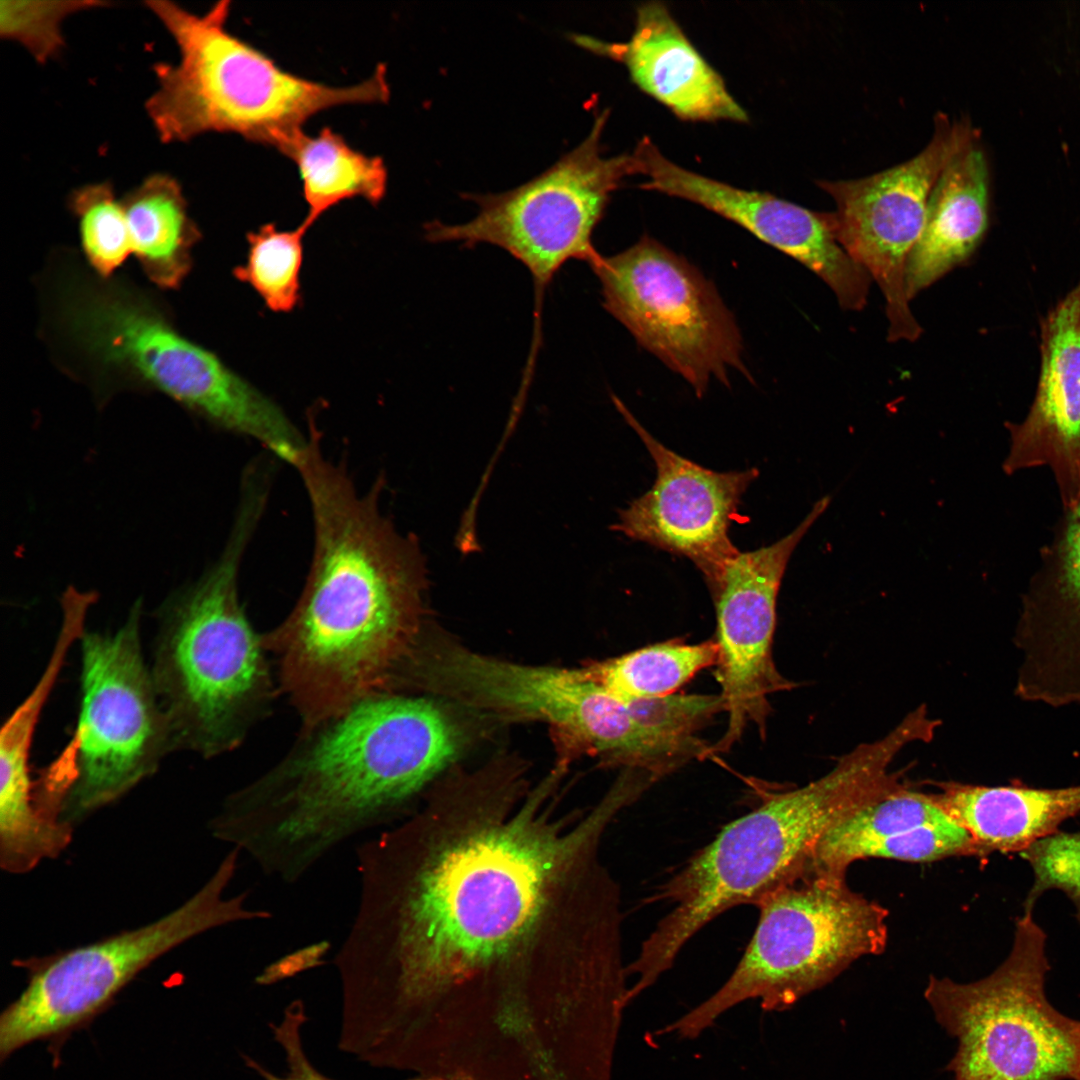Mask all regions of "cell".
I'll return each mask as SVG.
<instances>
[{
	"mask_svg": "<svg viewBox=\"0 0 1080 1080\" xmlns=\"http://www.w3.org/2000/svg\"><path fill=\"white\" fill-rule=\"evenodd\" d=\"M307 1020L304 1002L294 1000L284 1009L279 1022L269 1024L274 1040L284 1052L286 1071L283 1075L271 1072L247 1055H243L245 1065L263 1080H337L319 1071L309 1059L302 1040V1029Z\"/></svg>",
	"mask_w": 1080,
	"mask_h": 1080,
	"instance_id": "34",
	"label": "cell"
},
{
	"mask_svg": "<svg viewBox=\"0 0 1080 1080\" xmlns=\"http://www.w3.org/2000/svg\"><path fill=\"white\" fill-rule=\"evenodd\" d=\"M324 727L303 755L236 791L231 803L229 841L284 884L391 821L464 743L439 702L391 693L358 702Z\"/></svg>",
	"mask_w": 1080,
	"mask_h": 1080,
	"instance_id": "3",
	"label": "cell"
},
{
	"mask_svg": "<svg viewBox=\"0 0 1080 1080\" xmlns=\"http://www.w3.org/2000/svg\"><path fill=\"white\" fill-rule=\"evenodd\" d=\"M612 401L650 453L656 478L646 493L619 512L611 529L689 559L710 583L739 552L729 529L759 471L716 472L702 467L655 439L617 396Z\"/></svg>",
	"mask_w": 1080,
	"mask_h": 1080,
	"instance_id": "17",
	"label": "cell"
},
{
	"mask_svg": "<svg viewBox=\"0 0 1080 1080\" xmlns=\"http://www.w3.org/2000/svg\"><path fill=\"white\" fill-rule=\"evenodd\" d=\"M279 152L298 168L308 208L301 225L307 230L344 200L361 197L376 205L385 196L388 175L383 159L355 150L329 127L316 135L301 130Z\"/></svg>",
	"mask_w": 1080,
	"mask_h": 1080,
	"instance_id": "26",
	"label": "cell"
},
{
	"mask_svg": "<svg viewBox=\"0 0 1080 1080\" xmlns=\"http://www.w3.org/2000/svg\"><path fill=\"white\" fill-rule=\"evenodd\" d=\"M69 649L56 644L37 683L4 723L0 733V813L27 814L34 803L35 781L29 757L42 709L65 664Z\"/></svg>",
	"mask_w": 1080,
	"mask_h": 1080,
	"instance_id": "28",
	"label": "cell"
},
{
	"mask_svg": "<svg viewBox=\"0 0 1080 1080\" xmlns=\"http://www.w3.org/2000/svg\"><path fill=\"white\" fill-rule=\"evenodd\" d=\"M407 682L489 715L550 724L607 764L663 775L665 749L582 669L518 664L421 636Z\"/></svg>",
	"mask_w": 1080,
	"mask_h": 1080,
	"instance_id": "11",
	"label": "cell"
},
{
	"mask_svg": "<svg viewBox=\"0 0 1080 1080\" xmlns=\"http://www.w3.org/2000/svg\"><path fill=\"white\" fill-rule=\"evenodd\" d=\"M1046 939L1023 913L1010 953L991 974L970 983L929 978L925 998L958 1041L947 1066L954 1080H1077L1080 1021L1046 996Z\"/></svg>",
	"mask_w": 1080,
	"mask_h": 1080,
	"instance_id": "10",
	"label": "cell"
},
{
	"mask_svg": "<svg viewBox=\"0 0 1080 1080\" xmlns=\"http://www.w3.org/2000/svg\"><path fill=\"white\" fill-rule=\"evenodd\" d=\"M69 319L98 360L127 371L216 427L259 442L285 463L303 446L305 435L282 408L148 305L96 292L77 301Z\"/></svg>",
	"mask_w": 1080,
	"mask_h": 1080,
	"instance_id": "12",
	"label": "cell"
},
{
	"mask_svg": "<svg viewBox=\"0 0 1080 1080\" xmlns=\"http://www.w3.org/2000/svg\"><path fill=\"white\" fill-rule=\"evenodd\" d=\"M883 758L858 745L824 776L778 792L726 825L717 837L661 889L672 909L643 941L627 966L641 995L672 968L684 946L704 926L741 904L758 905L799 878L815 848L838 821L888 791Z\"/></svg>",
	"mask_w": 1080,
	"mask_h": 1080,
	"instance_id": "4",
	"label": "cell"
},
{
	"mask_svg": "<svg viewBox=\"0 0 1080 1080\" xmlns=\"http://www.w3.org/2000/svg\"><path fill=\"white\" fill-rule=\"evenodd\" d=\"M609 112L595 119L588 136L547 170L501 193L464 194L478 206L470 221L425 225L433 243L459 242L466 248L486 243L507 251L530 272L535 289L530 360L540 345L543 296L569 260L590 264L599 253L592 237L610 196L625 177L638 174L632 154L606 157L601 136Z\"/></svg>",
	"mask_w": 1080,
	"mask_h": 1080,
	"instance_id": "13",
	"label": "cell"
},
{
	"mask_svg": "<svg viewBox=\"0 0 1080 1080\" xmlns=\"http://www.w3.org/2000/svg\"><path fill=\"white\" fill-rule=\"evenodd\" d=\"M1077 1080H1080V1072H1079V1076H1078Z\"/></svg>",
	"mask_w": 1080,
	"mask_h": 1080,
	"instance_id": "36",
	"label": "cell"
},
{
	"mask_svg": "<svg viewBox=\"0 0 1080 1080\" xmlns=\"http://www.w3.org/2000/svg\"><path fill=\"white\" fill-rule=\"evenodd\" d=\"M121 201L132 251L144 273L160 288H178L192 268V248L201 238L180 184L167 174H153Z\"/></svg>",
	"mask_w": 1080,
	"mask_h": 1080,
	"instance_id": "25",
	"label": "cell"
},
{
	"mask_svg": "<svg viewBox=\"0 0 1080 1080\" xmlns=\"http://www.w3.org/2000/svg\"><path fill=\"white\" fill-rule=\"evenodd\" d=\"M266 503L263 494L242 491L218 560L158 609L149 668L174 751L212 757L231 750L271 696L263 641L238 594L240 565Z\"/></svg>",
	"mask_w": 1080,
	"mask_h": 1080,
	"instance_id": "5",
	"label": "cell"
},
{
	"mask_svg": "<svg viewBox=\"0 0 1080 1080\" xmlns=\"http://www.w3.org/2000/svg\"><path fill=\"white\" fill-rule=\"evenodd\" d=\"M645 190L694 202L752 233L818 275L848 310H861L871 277L839 244L832 213L816 212L772 194L740 189L673 163L647 137L632 153Z\"/></svg>",
	"mask_w": 1080,
	"mask_h": 1080,
	"instance_id": "18",
	"label": "cell"
},
{
	"mask_svg": "<svg viewBox=\"0 0 1080 1080\" xmlns=\"http://www.w3.org/2000/svg\"><path fill=\"white\" fill-rule=\"evenodd\" d=\"M829 503V496L819 499L801 523L775 543L739 551L707 584L717 618L716 678L728 718L724 734L708 747L707 755L729 751L749 724L764 736L769 696L793 688L772 655L777 597L793 551Z\"/></svg>",
	"mask_w": 1080,
	"mask_h": 1080,
	"instance_id": "16",
	"label": "cell"
},
{
	"mask_svg": "<svg viewBox=\"0 0 1080 1080\" xmlns=\"http://www.w3.org/2000/svg\"><path fill=\"white\" fill-rule=\"evenodd\" d=\"M313 522L301 595L263 640L306 731L388 693L420 636L427 569L414 534L380 506L384 479L361 492L344 462L325 455L300 468Z\"/></svg>",
	"mask_w": 1080,
	"mask_h": 1080,
	"instance_id": "2",
	"label": "cell"
},
{
	"mask_svg": "<svg viewBox=\"0 0 1080 1080\" xmlns=\"http://www.w3.org/2000/svg\"><path fill=\"white\" fill-rule=\"evenodd\" d=\"M952 856L983 858L969 833L931 793L905 784L834 824L817 844L805 872L845 875L853 862L866 858L931 862Z\"/></svg>",
	"mask_w": 1080,
	"mask_h": 1080,
	"instance_id": "22",
	"label": "cell"
},
{
	"mask_svg": "<svg viewBox=\"0 0 1080 1080\" xmlns=\"http://www.w3.org/2000/svg\"><path fill=\"white\" fill-rule=\"evenodd\" d=\"M330 948V942L323 940L286 954L265 967L256 977L255 982L258 985H271L301 972L320 967L325 964V956Z\"/></svg>",
	"mask_w": 1080,
	"mask_h": 1080,
	"instance_id": "35",
	"label": "cell"
},
{
	"mask_svg": "<svg viewBox=\"0 0 1080 1080\" xmlns=\"http://www.w3.org/2000/svg\"><path fill=\"white\" fill-rule=\"evenodd\" d=\"M536 796L512 821L433 857L401 829L356 848L359 901L334 956L342 991L365 1018L410 1024L447 983L509 950L531 927L563 862L589 848L622 808L609 792L569 834L532 816Z\"/></svg>",
	"mask_w": 1080,
	"mask_h": 1080,
	"instance_id": "1",
	"label": "cell"
},
{
	"mask_svg": "<svg viewBox=\"0 0 1080 1080\" xmlns=\"http://www.w3.org/2000/svg\"><path fill=\"white\" fill-rule=\"evenodd\" d=\"M175 41L176 64L154 66L157 88L145 107L166 143L229 132L279 150L315 114L340 105L383 103L386 68L335 87L292 74L230 33L229 1L195 14L171 1L146 2Z\"/></svg>",
	"mask_w": 1080,
	"mask_h": 1080,
	"instance_id": "6",
	"label": "cell"
},
{
	"mask_svg": "<svg viewBox=\"0 0 1080 1080\" xmlns=\"http://www.w3.org/2000/svg\"><path fill=\"white\" fill-rule=\"evenodd\" d=\"M301 224L280 230L273 223L247 234L248 253L234 276L247 283L274 312H290L300 300V271L303 261Z\"/></svg>",
	"mask_w": 1080,
	"mask_h": 1080,
	"instance_id": "29",
	"label": "cell"
},
{
	"mask_svg": "<svg viewBox=\"0 0 1080 1080\" xmlns=\"http://www.w3.org/2000/svg\"><path fill=\"white\" fill-rule=\"evenodd\" d=\"M1036 394L1023 421L1006 423L1003 470L1049 467L1063 508L1080 499V281L1041 322Z\"/></svg>",
	"mask_w": 1080,
	"mask_h": 1080,
	"instance_id": "20",
	"label": "cell"
},
{
	"mask_svg": "<svg viewBox=\"0 0 1080 1080\" xmlns=\"http://www.w3.org/2000/svg\"><path fill=\"white\" fill-rule=\"evenodd\" d=\"M69 207L78 219L89 264L101 277H110L133 254L122 201L111 184L96 183L75 190Z\"/></svg>",
	"mask_w": 1080,
	"mask_h": 1080,
	"instance_id": "30",
	"label": "cell"
},
{
	"mask_svg": "<svg viewBox=\"0 0 1080 1080\" xmlns=\"http://www.w3.org/2000/svg\"><path fill=\"white\" fill-rule=\"evenodd\" d=\"M625 703L634 720L683 763L706 756L709 746L697 732L723 711L720 694H670Z\"/></svg>",
	"mask_w": 1080,
	"mask_h": 1080,
	"instance_id": "31",
	"label": "cell"
},
{
	"mask_svg": "<svg viewBox=\"0 0 1080 1080\" xmlns=\"http://www.w3.org/2000/svg\"><path fill=\"white\" fill-rule=\"evenodd\" d=\"M718 645L670 640L582 668L593 681L627 702L674 694L699 671L716 665Z\"/></svg>",
	"mask_w": 1080,
	"mask_h": 1080,
	"instance_id": "27",
	"label": "cell"
},
{
	"mask_svg": "<svg viewBox=\"0 0 1080 1080\" xmlns=\"http://www.w3.org/2000/svg\"><path fill=\"white\" fill-rule=\"evenodd\" d=\"M570 40L591 53L623 64L643 92L682 120H748L722 77L661 2L638 7L635 30L626 42H607L583 34H571Z\"/></svg>",
	"mask_w": 1080,
	"mask_h": 1080,
	"instance_id": "21",
	"label": "cell"
},
{
	"mask_svg": "<svg viewBox=\"0 0 1080 1080\" xmlns=\"http://www.w3.org/2000/svg\"><path fill=\"white\" fill-rule=\"evenodd\" d=\"M936 786L939 792L932 796L969 833L983 858L993 852L1020 854L1080 814V784L1039 788L1013 779L1000 786L953 781Z\"/></svg>",
	"mask_w": 1080,
	"mask_h": 1080,
	"instance_id": "24",
	"label": "cell"
},
{
	"mask_svg": "<svg viewBox=\"0 0 1080 1080\" xmlns=\"http://www.w3.org/2000/svg\"><path fill=\"white\" fill-rule=\"evenodd\" d=\"M988 223V166L975 134L950 159L931 191L921 234L906 264L908 300L970 258Z\"/></svg>",
	"mask_w": 1080,
	"mask_h": 1080,
	"instance_id": "23",
	"label": "cell"
},
{
	"mask_svg": "<svg viewBox=\"0 0 1080 1080\" xmlns=\"http://www.w3.org/2000/svg\"><path fill=\"white\" fill-rule=\"evenodd\" d=\"M757 906V927L730 977L658 1034L695 1039L748 1000L786 1010L887 944L888 911L851 890L845 875L805 872Z\"/></svg>",
	"mask_w": 1080,
	"mask_h": 1080,
	"instance_id": "7",
	"label": "cell"
},
{
	"mask_svg": "<svg viewBox=\"0 0 1080 1080\" xmlns=\"http://www.w3.org/2000/svg\"><path fill=\"white\" fill-rule=\"evenodd\" d=\"M1013 641L1022 656L1017 698L1053 708L1080 705V499L1063 508L1040 551Z\"/></svg>",
	"mask_w": 1080,
	"mask_h": 1080,
	"instance_id": "19",
	"label": "cell"
},
{
	"mask_svg": "<svg viewBox=\"0 0 1080 1080\" xmlns=\"http://www.w3.org/2000/svg\"><path fill=\"white\" fill-rule=\"evenodd\" d=\"M229 853L184 903L157 920L99 941L42 957L17 959L23 991L0 1017V1058L36 1041L62 1042L107 1009L141 971L190 939L242 921L266 920L248 907V890L227 897L238 869Z\"/></svg>",
	"mask_w": 1080,
	"mask_h": 1080,
	"instance_id": "9",
	"label": "cell"
},
{
	"mask_svg": "<svg viewBox=\"0 0 1080 1080\" xmlns=\"http://www.w3.org/2000/svg\"><path fill=\"white\" fill-rule=\"evenodd\" d=\"M1033 871V884L1024 900V913H1032L1044 892L1062 891L1074 904L1080 923V831H1057L1020 853Z\"/></svg>",
	"mask_w": 1080,
	"mask_h": 1080,
	"instance_id": "33",
	"label": "cell"
},
{
	"mask_svg": "<svg viewBox=\"0 0 1080 1080\" xmlns=\"http://www.w3.org/2000/svg\"><path fill=\"white\" fill-rule=\"evenodd\" d=\"M101 1H2L0 34L45 63L64 47L62 25L70 15L105 6Z\"/></svg>",
	"mask_w": 1080,
	"mask_h": 1080,
	"instance_id": "32",
	"label": "cell"
},
{
	"mask_svg": "<svg viewBox=\"0 0 1080 1080\" xmlns=\"http://www.w3.org/2000/svg\"><path fill=\"white\" fill-rule=\"evenodd\" d=\"M142 601L115 632L80 639L81 700L74 734L36 780L72 826L122 798L174 751L140 639Z\"/></svg>",
	"mask_w": 1080,
	"mask_h": 1080,
	"instance_id": "8",
	"label": "cell"
},
{
	"mask_svg": "<svg viewBox=\"0 0 1080 1080\" xmlns=\"http://www.w3.org/2000/svg\"><path fill=\"white\" fill-rule=\"evenodd\" d=\"M604 308L702 397L711 377L729 385V370L752 381L733 314L711 281L684 257L644 235L590 264Z\"/></svg>",
	"mask_w": 1080,
	"mask_h": 1080,
	"instance_id": "14",
	"label": "cell"
},
{
	"mask_svg": "<svg viewBox=\"0 0 1080 1080\" xmlns=\"http://www.w3.org/2000/svg\"><path fill=\"white\" fill-rule=\"evenodd\" d=\"M975 134L967 122L939 114L931 140L913 158L863 178L817 181L834 200L837 241L884 295L890 342L915 341L921 335L905 290L907 260L939 175Z\"/></svg>",
	"mask_w": 1080,
	"mask_h": 1080,
	"instance_id": "15",
	"label": "cell"
}]
</instances>
